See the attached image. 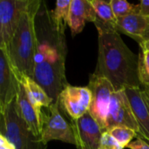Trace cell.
Masks as SVG:
<instances>
[{"label": "cell", "instance_id": "obj_29", "mask_svg": "<svg viewBox=\"0 0 149 149\" xmlns=\"http://www.w3.org/2000/svg\"><path fill=\"white\" fill-rule=\"evenodd\" d=\"M1 116H2V113H1V108H0V120H1Z\"/></svg>", "mask_w": 149, "mask_h": 149}, {"label": "cell", "instance_id": "obj_19", "mask_svg": "<svg viewBox=\"0 0 149 149\" xmlns=\"http://www.w3.org/2000/svg\"><path fill=\"white\" fill-rule=\"evenodd\" d=\"M138 76L141 86H149V51L141 45L138 55Z\"/></svg>", "mask_w": 149, "mask_h": 149}, {"label": "cell", "instance_id": "obj_4", "mask_svg": "<svg viewBox=\"0 0 149 149\" xmlns=\"http://www.w3.org/2000/svg\"><path fill=\"white\" fill-rule=\"evenodd\" d=\"M0 134H3L14 149H46L41 136H36L22 119L16 99L2 113Z\"/></svg>", "mask_w": 149, "mask_h": 149}, {"label": "cell", "instance_id": "obj_22", "mask_svg": "<svg viewBox=\"0 0 149 149\" xmlns=\"http://www.w3.org/2000/svg\"><path fill=\"white\" fill-rule=\"evenodd\" d=\"M99 149H124L117 142L108 132H104L101 134Z\"/></svg>", "mask_w": 149, "mask_h": 149}, {"label": "cell", "instance_id": "obj_16", "mask_svg": "<svg viewBox=\"0 0 149 149\" xmlns=\"http://www.w3.org/2000/svg\"><path fill=\"white\" fill-rule=\"evenodd\" d=\"M19 81L22 84L31 106L40 116H44V111H42V108H49L51 105L54 103L52 100L32 78L24 76L19 79Z\"/></svg>", "mask_w": 149, "mask_h": 149}, {"label": "cell", "instance_id": "obj_11", "mask_svg": "<svg viewBox=\"0 0 149 149\" xmlns=\"http://www.w3.org/2000/svg\"><path fill=\"white\" fill-rule=\"evenodd\" d=\"M78 149H99L102 131L87 112L71 123Z\"/></svg>", "mask_w": 149, "mask_h": 149}, {"label": "cell", "instance_id": "obj_24", "mask_svg": "<svg viewBox=\"0 0 149 149\" xmlns=\"http://www.w3.org/2000/svg\"><path fill=\"white\" fill-rule=\"evenodd\" d=\"M138 4H139V15L149 17V0H142Z\"/></svg>", "mask_w": 149, "mask_h": 149}, {"label": "cell", "instance_id": "obj_3", "mask_svg": "<svg viewBox=\"0 0 149 149\" xmlns=\"http://www.w3.org/2000/svg\"><path fill=\"white\" fill-rule=\"evenodd\" d=\"M41 3L38 0H28L17 31L7 47L9 58L18 79L24 76L33 78L38 45L36 17Z\"/></svg>", "mask_w": 149, "mask_h": 149}, {"label": "cell", "instance_id": "obj_28", "mask_svg": "<svg viewBox=\"0 0 149 149\" xmlns=\"http://www.w3.org/2000/svg\"><path fill=\"white\" fill-rule=\"evenodd\" d=\"M140 45H141V46H142V47H144L146 50L149 51V40L148 41H145V42L141 43V44H140Z\"/></svg>", "mask_w": 149, "mask_h": 149}, {"label": "cell", "instance_id": "obj_21", "mask_svg": "<svg viewBox=\"0 0 149 149\" xmlns=\"http://www.w3.org/2000/svg\"><path fill=\"white\" fill-rule=\"evenodd\" d=\"M111 6L116 18L130 14L139 15V4H132L125 0H111Z\"/></svg>", "mask_w": 149, "mask_h": 149}, {"label": "cell", "instance_id": "obj_5", "mask_svg": "<svg viewBox=\"0 0 149 149\" xmlns=\"http://www.w3.org/2000/svg\"><path fill=\"white\" fill-rule=\"evenodd\" d=\"M87 87L91 91L92 99L88 113L97 122L102 133L107 132V116L113 93V85L106 78L90 74Z\"/></svg>", "mask_w": 149, "mask_h": 149}, {"label": "cell", "instance_id": "obj_8", "mask_svg": "<svg viewBox=\"0 0 149 149\" xmlns=\"http://www.w3.org/2000/svg\"><path fill=\"white\" fill-rule=\"evenodd\" d=\"M91 99V91L87 86H72L68 84L60 93L58 102L71 120H76L88 112Z\"/></svg>", "mask_w": 149, "mask_h": 149}, {"label": "cell", "instance_id": "obj_9", "mask_svg": "<svg viewBox=\"0 0 149 149\" xmlns=\"http://www.w3.org/2000/svg\"><path fill=\"white\" fill-rule=\"evenodd\" d=\"M28 0H0V47H8Z\"/></svg>", "mask_w": 149, "mask_h": 149}, {"label": "cell", "instance_id": "obj_7", "mask_svg": "<svg viewBox=\"0 0 149 149\" xmlns=\"http://www.w3.org/2000/svg\"><path fill=\"white\" fill-rule=\"evenodd\" d=\"M117 127L130 128L137 136L139 134V127L124 89L113 93L107 116V132Z\"/></svg>", "mask_w": 149, "mask_h": 149}, {"label": "cell", "instance_id": "obj_1", "mask_svg": "<svg viewBox=\"0 0 149 149\" xmlns=\"http://www.w3.org/2000/svg\"><path fill=\"white\" fill-rule=\"evenodd\" d=\"M36 31L38 45L32 79L55 103L68 85L65 77L66 45L65 34L54 29L45 5L40 6L37 14Z\"/></svg>", "mask_w": 149, "mask_h": 149}, {"label": "cell", "instance_id": "obj_17", "mask_svg": "<svg viewBox=\"0 0 149 149\" xmlns=\"http://www.w3.org/2000/svg\"><path fill=\"white\" fill-rule=\"evenodd\" d=\"M72 0H58L56 2L54 10L50 11V17L54 29L65 34L66 26H68L69 10Z\"/></svg>", "mask_w": 149, "mask_h": 149}, {"label": "cell", "instance_id": "obj_13", "mask_svg": "<svg viewBox=\"0 0 149 149\" xmlns=\"http://www.w3.org/2000/svg\"><path fill=\"white\" fill-rule=\"evenodd\" d=\"M97 19L96 12L90 0H72L69 10L68 26L72 36L80 33L86 23H93Z\"/></svg>", "mask_w": 149, "mask_h": 149}, {"label": "cell", "instance_id": "obj_2", "mask_svg": "<svg viewBox=\"0 0 149 149\" xmlns=\"http://www.w3.org/2000/svg\"><path fill=\"white\" fill-rule=\"evenodd\" d=\"M98 60L95 75L106 78L115 91L141 87L138 56L125 44L116 31L99 32Z\"/></svg>", "mask_w": 149, "mask_h": 149}, {"label": "cell", "instance_id": "obj_15", "mask_svg": "<svg viewBox=\"0 0 149 149\" xmlns=\"http://www.w3.org/2000/svg\"><path fill=\"white\" fill-rule=\"evenodd\" d=\"M148 26L149 17L137 14H130L116 18L114 30L120 34L123 33L133 38L141 44L142 37Z\"/></svg>", "mask_w": 149, "mask_h": 149}, {"label": "cell", "instance_id": "obj_6", "mask_svg": "<svg viewBox=\"0 0 149 149\" xmlns=\"http://www.w3.org/2000/svg\"><path fill=\"white\" fill-rule=\"evenodd\" d=\"M58 107V102L57 101L47 108L48 113H44L40 134L41 140L45 145L52 141H59L76 146V140L72 126L61 115Z\"/></svg>", "mask_w": 149, "mask_h": 149}, {"label": "cell", "instance_id": "obj_18", "mask_svg": "<svg viewBox=\"0 0 149 149\" xmlns=\"http://www.w3.org/2000/svg\"><path fill=\"white\" fill-rule=\"evenodd\" d=\"M97 15V19L94 24H100L114 28L116 17L113 14L111 1L90 0Z\"/></svg>", "mask_w": 149, "mask_h": 149}, {"label": "cell", "instance_id": "obj_25", "mask_svg": "<svg viewBox=\"0 0 149 149\" xmlns=\"http://www.w3.org/2000/svg\"><path fill=\"white\" fill-rule=\"evenodd\" d=\"M0 149H14L12 145L3 134H0Z\"/></svg>", "mask_w": 149, "mask_h": 149}, {"label": "cell", "instance_id": "obj_10", "mask_svg": "<svg viewBox=\"0 0 149 149\" xmlns=\"http://www.w3.org/2000/svg\"><path fill=\"white\" fill-rule=\"evenodd\" d=\"M19 79L11 65L6 48L0 47V108L1 113L16 99Z\"/></svg>", "mask_w": 149, "mask_h": 149}, {"label": "cell", "instance_id": "obj_20", "mask_svg": "<svg viewBox=\"0 0 149 149\" xmlns=\"http://www.w3.org/2000/svg\"><path fill=\"white\" fill-rule=\"evenodd\" d=\"M108 133L123 148H127L134 137H137V134L134 130L123 127H113L109 130Z\"/></svg>", "mask_w": 149, "mask_h": 149}, {"label": "cell", "instance_id": "obj_12", "mask_svg": "<svg viewBox=\"0 0 149 149\" xmlns=\"http://www.w3.org/2000/svg\"><path fill=\"white\" fill-rule=\"evenodd\" d=\"M124 91L139 127L137 137L149 143V109L142 98L141 89V87H126Z\"/></svg>", "mask_w": 149, "mask_h": 149}, {"label": "cell", "instance_id": "obj_26", "mask_svg": "<svg viewBox=\"0 0 149 149\" xmlns=\"http://www.w3.org/2000/svg\"><path fill=\"white\" fill-rule=\"evenodd\" d=\"M141 95L149 109V86H141Z\"/></svg>", "mask_w": 149, "mask_h": 149}, {"label": "cell", "instance_id": "obj_23", "mask_svg": "<svg viewBox=\"0 0 149 149\" xmlns=\"http://www.w3.org/2000/svg\"><path fill=\"white\" fill-rule=\"evenodd\" d=\"M127 148L129 149H149V143L143 139L137 137V140L132 141Z\"/></svg>", "mask_w": 149, "mask_h": 149}, {"label": "cell", "instance_id": "obj_27", "mask_svg": "<svg viewBox=\"0 0 149 149\" xmlns=\"http://www.w3.org/2000/svg\"><path fill=\"white\" fill-rule=\"evenodd\" d=\"M148 40H149V26L148 27V29H147V31H146V32H145L144 36L142 37L141 43H142V42H145V41H148ZM139 45H140V44H139Z\"/></svg>", "mask_w": 149, "mask_h": 149}, {"label": "cell", "instance_id": "obj_14", "mask_svg": "<svg viewBox=\"0 0 149 149\" xmlns=\"http://www.w3.org/2000/svg\"><path fill=\"white\" fill-rule=\"evenodd\" d=\"M16 103L17 105L19 113L26 123L30 130L36 136H40L42 130V123L44 116H40L35 108L30 103L25 91L22 86V84L18 83L17 95H16Z\"/></svg>", "mask_w": 149, "mask_h": 149}]
</instances>
